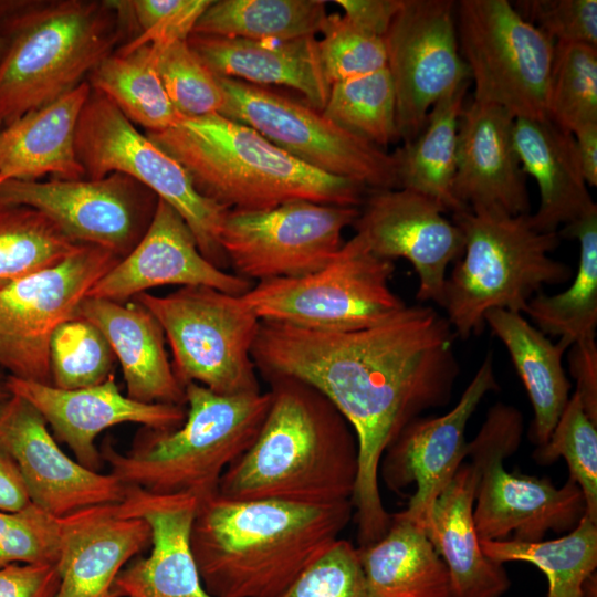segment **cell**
<instances>
[{
  "label": "cell",
  "mask_w": 597,
  "mask_h": 597,
  "mask_svg": "<svg viewBox=\"0 0 597 597\" xmlns=\"http://www.w3.org/2000/svg\"><path fill=\"white\" fill-rule=\"evenodd\" d=\"M457 334L430 306H406L376 325L321 332L263 322L252 348L264 376L300 379L322 392L353 428L358 476L352 499L358 547L380 540L391 514L379 492L385 451L427 410L449 404L460 366Z\"/></svg>",
  "instance_id": "cell-1"
},
{
  "label": "cell",
  "mask_w": 597,
  "mask_h": 597,
  "mask_svg": "<svg viewBox=\"0 0 597 597\" xmlns=\"http://www.w3.org/2000/svg\"><path fill=\"white\" fill-rule=\"evenodd\" d=\"M352 502L310 506L276 500H198L190 542L214 597H276L341 538Z\"/></svg>",
  "instance_id": "cell-2"
},
{
  "label": "cell",
  "mask_w": 597,
  "mask_h": 597,
  "mask_svg": "<svg viewBox=\"0 0 597 597\" xmlns=\"http://www.w3.org/2000/svg\"><path fill=\"white\" fill-rule=\"evenodd\" d=\"M271 405L252 446L222 474L218 494L310 506L352 502L358 476L355 432L317 389L269 375Z\"/></svg>",
  "instance_id": "cell-3"
},
{
  "label": "cell",
  "mask_w": 597,
  "mask_h": 597,
  "mask_svg": "<svg viewBox=\"0 0 597 597\" xmlns=\"http://www.w3.org/2000/svg\"><path fill=\"white\" fill-rule=\"evenodd\" d=\"M146 136L172 157L206 199L232 211H264L292 201L360 208L368 189L314 169L258 132L218 113L181 117Z\"/></svg>",
  "instance_id": "cell-4"
},
{
  "label": "cell",
  "mask_w": 597,
  "mask_h": 597,
  "mask_svg": "<svg viewBox=\"0 0 597 597\" xmlns=\"http://www.w3.org/2000/svg\"><path fill=\"white\" fill-rule=\"evenodd\" d=\"M125 1H0L8 42L0 122L8 125L84 83L132 24Z\"/></svg>",
  "instance_id": "cell-5"
},
{
  "label": "cell",
  "mask_w": 597,
  "mask_h": 597,
  "mask_svg": "<svg viewBox=\"0 0 597 597\" xmlns=\"http://www.w3.org/2000/svg\"><path fill=\"white\" fill-rule=\"evenodd\" d=\"M186 418L174 430L145 428L127 453L105 440L101 457L123 484L160 495L218 493L224 471L256 439L271 394H217L199 384L185 386Z\"/></svg>",
  "instance_id": "cell-6"
},
{
  "label": "cell",
  "mask_w": 597,
  "mask_h": 597,
  "mask_svg": "<svg viewBox=\"0 0 597 597\" xmlns=\"http://www.w3.org/2000/svg\"><path fill=\"white\" fill-rule=\"evenodd\" d=\"M528 214L470 209L453 213L464 250L446 279L442 307L457 336L480 334L491 310L522 314L545 285L573 276L568 264L549 256L559 244L558 231H537Z\"/></svg>",
  "instance_id": "cell-7"
},
{
  "label": "cell",
  "mask_w": 597,
  "mask_h": 597,
  "mask_svg": "<svg viewBox=\"0 0 597 597\" xmlns=\"http://www.w3.org/2000/svg\"><path fill=\"white\" fill-rule=\"evenodd\" d=\"M394 262L375 254L358 233L321 270L256 282L241 295L263 322L321 332L381 323L407 305L389 285Z\"/></svg>",
  "instance_id": "cell-8"
},
{
  "label": "cell",
  "mask_w": 597,
  "mask_h": 597,
  "mask_svg": "<svg viewBox=\"0 0 597 597\" xmlns=\"http://www.w3.org/2000/svg\"><path fill=\"white\" fill-rule=\"evenodd\" d=\"M134 300L161 326L184 387L196 383L221 395L261 391L252 358L261 321L241 296L195 285Z\"/></svg>",
  "instance_id": "cell-9"
},
{
  "label": "cell",
  "mask_w": 597,
  "mask_h": 597,
  "mask_svg": "<svg viewBox=\"0 0 597 597\" xmlns=\"http://www.w3.org/2000/svg\"><path fill=\"white\" fill-rule=\"evenodd\" d=\"M523 415L503 402L493 405L468 457L479 472L473 520L480 541H543L549 531L570 532L586 513L584 494L568 476L561 488L551 478L515 474L504 460L520 447Z\"/></svg>",
  "instance_id": "cell-10"
},
{
  "label": "cell",
  "mask_w": 597,
  "mask_h": 597,
  "mask_svg": "<svg viewBox=\"0 0 597 597\" xmlns=\"http://www.w3.org/2000/svg\"><path fill=\"white\" fill-rule=\"evenodd\" d=\"M460 54L473 82V101L514 118H546L555 42L507 0L455 2Z\"/></svg>",
  "instance_id": "cell-11"
},
{
  "label": "cell",
  "mask_w": 597,
  "mask_h": 597,
  "mask_svg": "<svg viewBox=\"0 0 597 597\" xmlns=\"http://www.w3.org/2000/svg\"><path fill=\"white\" fill-rule=\"evenodd\" d=\"M75 148L85 178L100 179L113 172L132 177L178 211L209 262L221 270L229 266L220 243L229 210L202 197L172 157L92 88L78 118Z\"/></svg>",
  "instance_id": "cell-12"
},
{
  "label": "cell",
  "mask_w": 597,
  "mask_h": 597,
  "mask_svg": "<svg viewBox=\"0 0 597 597\" xmlns=\"http://www.w3.org/2000/svg\"><path fill=\"white\" fill-rule=\"evenodd\" d=\"M220 115L247 125L273 145L324 174L368 190L399 188L392 154L341 128L306 102L240 80L218 77Z\"/></svg>",
  "instance_id": "cell-13"
},
{
  "label": "cell",
  "mask_w": 597,
  "mask_h": 597,
  "mask_svg": "<svg viewBox=\"0 0 597 597\" xmlns=\"http://www.w3.org/2000/svg\"><path fill=\"white\" fill-rule=\"evenodd\" d=\"M121 258L81 244L60 263L0 289V367L24 380L52 385L50 341L54 329L77 315L91 287Z\"/></svg>",
  "instance_id": "cell-14"
},
{
  "label": "cell",
  "mask_w": 597,
  "mask_h": 597,
  "mask_svg": "<svg viewBox=\"0 0 597 597\" xmlns=\"http://www.w3.org/2000/svg\"><path fill=\"white\" fill-rule=\"evenodd\" d=\"M359 208L292 201L226 214L220 243L234 274L249 281L298 277L324 268L343 245Z\"/></svg>",
  "instance_id": "cell-15"
},
{
  "label": "cell",
  "mask_w": 597,
  "mask_h": 597,
  "mask_svg": "<svg viewBox=\"0 0 597 597\" xmlns=\"http://www.w3.org/2000/svg\"><path fill=\"white\" fill-rule=\"evenodd\" d=\"M157 201L151 190L121 172L100 179L0 184V206L36 209L76 243L104 248L121 259L147 231Z\"/></svg>",
  "instance_id": "cell-16"
},
{
  "label": "cell",
  "mask_w": 597,
  "mask_h": 597,
  "mask_svg": "<svg viewBox=\"0 0 597 597\" xmlns=\"http://www.w3.org/2000/svg\"><path fill=\"white\" fill-rule=\"evenodd\" d=\"M384 41L399 140L407 143L443 95L471 82L459 50L455 1L402 0Z\"/></svg>",
  "instance_id": "cell-17"
},
{
  "label": "cell",
  "mask_w": 597,
  "mask_h": 597,
  "mask_svg": "<svg viewBox=\"0 0 597 597\" xmlns=\"http://www.w3.org/2000/svg\"><path fill=\"white\" fill-rule=\"evenodd\" d=\"M498 389L490 353L450 411L416 418L385 451L378 475L397 493L416 484L407 507L399 513L422 530L436 500L468 457L464 432L469 419L483 397Z\"/></svg>",
  "instance_id": "cell-18"
},
{
  "label": "cell",
  "mask_w": 597,
  "mask_h": 597,
  "mask_svg": "<svg viewBox=\"0 0 597 597\" xmlns=\"http://www.w3.org/2000/svg\"><path fill=\"white\" fill-rule=\"evenodd\" d=\"M353 223L380 258H402L419 277L417 298L442 307L447 269L464 250L461 229L429 197L404 188L368 190Z\"/></svg>",
  "instance_id": "cell-19"
},
{
  "label": "cell",
  "mask_w": 597,
  "mask_h": 597,
  "mask_svg": "<svg viewBox=\"0 0 597 597\" xmlns=\"http://www.w3.org/2000/svg\"><path fill=\"white\" fill-rule=\"evenodd\" d=\"M0 443L14 460L31 503L52 516L117 504L126 496L127 486L115 475L66 455L42 415L17 395L0 404Z\"/></svg>",
  "instance_id": "cell-20"
},
{
  "label": "cell",
  "mask_w": 597,
  "mask_h": 597,
  "mask_svg": "<svg viewBox=\"0 0 597 597\" xmlns=\"http://www.w3.org/2000/svg\"><path fill=\"white\" fill-rule=\"evenodd\" d=\"M6 385L10 394L25 399L42 415L54 438L69 446L78 463L97 472L103 459L95 440L104 430L122 423L174 430L186 418L184 406L147 404L123 395L113 376L78 389H61L9 375Z\"/></svg>",
  "instance_id": "cell-21"
},
{
  "label": "cell",
  "mask_w": 597,
  "mask_h": 597,
  "mask_svg": "<svg viewBox=\"0 0 597 597\" xmlns=\"http://www.w3.org/2000/svg\"><path fill=\"white\" fill-rule=\"evenodd\" d=\"M205 285L241 296L252 282L226 272L200 252L184 218L158 199L149 227L135 248L106 272L85 297L127 302L161 285Z\"/></svg>",
  "instance_id": "cell-22"
},
{
  "label": "cell",
  "mask_w": 597,
  "mask_h": 597,
  "mask_svg": "<svg viewBox=\"0 0 597 597\" xmlns=\"http://www.w3.org/2000/svg\"><path fill=\"white\" fill-rule=\"evenodd\" d=\"M197 504L191 494L160 495L127 486L119 510L148 523L151 543L146 557L133 559L117 575L116 597H214L203 586L191 549Z\"/></svg>",
  "instance_id": "cell-23"
},
{
  "label": "cell",
  "mask_w": 597,
  "mask_h": 597,
  "mask_svg": "<svg viewBox=\"0 0 597 597\" xmlns=\"http://www.w3.org/2000/svg\"><path fill=\"white\" fill-rule=\"evenodd\" d=\"M514 117L505 109L472 101L458 132L452 192L472 211L530 213L526 175L513 142Z\"/></svg>",
  "instance_id": "cell-24"
},
{
  "label": "cell",
  "mask_w": 597,
  "mask_h": 597,
  "mask_svg": "<svg viewBox=\"0 0 597 597\" xmlns=\"http://www.w3.org/2000/svg\"><path fill=\"white\" fill-rule=\"evenodd\" d=\"M151 530L117 504L87 507L65 516L56 567V597H116L113 584L124 566L146 547Z\"/></svg>",
  "instance_id": "cell-25"
},
{
  "label": "cell",
  "mask_w": 597,
  "mask_h": 597,
  "mask_svg": "<svg viewBox=\"0 0 597 597\" xmlns=\"http://www.w3.org/2000/svg\"><path fill=\"white\" fill-rule=\"evenodd\" d=\"M187 41L218 77L293 88L320 112L327 102L331 84L324 73L315 35L249 40L191 33Z\"/></svg>",
  "instance_id": "cell-26"
},
{
  "label": "cell",
  "mask_w": 597,
  "mask_h": 597,
  "mask_svg": "<svg viewBox=\"0 0 597 597\" xmlns=\"http://www.w3.org/2000/svg\"><path fill=\"white\" fill-rule=\"evenodd\" d=\"M77 315L104 334L121 364L127 396L147 404L185 406V387L165 349V334L155 316L136 300L118 303L84 297Z\"/></svg>",
  "instance_id": "cell-27"
},
{
  "label": "cell",
  "mask_w": 597,
  "mask_h": 597,
  "mask_svg": "<svg viewBox=\"0 0 597 597\" xmlns=\"http://www.w3.org/2000/svg\"><path fill=\"white\" fill-rule=\"evenodd\" d=\"M513 142L522 169L535 180L540 205L528 214L541 232H557L596 211L577 157L574 135L546 118H515Z\"/></svg>",
  "instance_id": "cell-28"
},
{
  "label": "cell",
  "mask_w": 597,
  "mask_h": 597,
  "mask_svg": "<svg viewBox=\"0 0 597 597\" xmlns=\"http://www.w3.org/2000/svg\"><path fill=\"white\" fill-rule=\"evenodd\" d=\"M91 86L85 81L57 100L32 109L0 132V184L34 181L46 175L77 180L85 171L77 159L75 138Z\"/></svg>",
  "instance_id": "cell-29"
},
{
  "label": "cell",
  "mask_w": 597,
  "mask_h": 597,
  "mask_svg": "<svg viewBox=\"0 0 597 597\" xmlns=\"http://www.w3.org/2000/svg\"><path fill=\"white\" fill-rule=\"evenodd\" d=\"M478 483L476 468L462 463L423 527L448 568L453 597H501L511 586L504 566L489 559L480 545L473 520Z\"/></svg>",
  "instance_id": "cell-30"
},
{
  "label": "cell",
  "mask_w": 597,
  "mask_h": 597,
  "mask_svg": "<svg viewBox=\"0 0 597 597\" xmlns=\"http://www.w3.org/2000/svg\"><path fill=\"white\" fill-rule=\"evenodd\" d=\"M357 549L366 597H453L442 558L425 531L399 512L380 540Z\"/></svg>",
  "instance_id": "cell-31"
},
{
  "label": "cell",
  "mask_w": 597,
  "mask_h": 597,
  "mask_svg": "<svg viewBox=\"0 0 597 597\" xmlns=\"http://www.w3.org/2000/svg\"><path fill=\"white\" fill-rule=\"evenodd\" d=\"M485 324L506 347L534 410L532 440L543 446L551 437L568 399L572 384L562 358L569 345L553 343L521 313L491 310Z\"/></svg>",
  "instance_id": "cell-32"
},
{
  "label": "cell",
  "mask_w": 597,
  "mask_h": 597,
  "mask_svg": "<svg viewBox=\"0 0 597 597\" xmlns=\"http://www.w3.org/2000/svg\"><path fill=\"white\" fill-rule=\"evenodd\" d=\"M469 85L465 82L443 95L428 113L417 137L391 153L399 188L422 193L452 213L468 210L455 200L452 186L459 123Z\"/></svg>",
  "instance_id": "cell-33"
},
{
  "label": "cell",
  "mask_w": 597,
  "mask_h": 597,
  "mask_svg": "<svg viewBox=\"0 0 597 597\" xmlns=\"http://www.w3.org/2000/svg\"><path fill=\"white\" fill-rule=\"evenodd\" d=\"M558 233L579 242L576 275L561 293L534 295L523 313L543 334L558 336L570 346L595 337L597 326V210L564 226Z\"/></svg>",
  "instance_id": "cell-34"
},
{
  "label": "cell",
  "mask_w": 597,
  "mask_h": 597,
  "mask_svg": "<svg viewBox=\"0 0 597 597\" xmlns=\"http://www.w3.org/2000/svg\"><path fill=\"white\" fill-rule=\"evenodd\" d=\"M87 83L146 132L167 129L181 118L155 69L149 44L114 51L90 73Z\"/></svg>",
  "instance_id": "cell-35"
},
{
  "label": "cell",
  "mask_w": 597,
  "mask_h": 597,
  "mask_svg": "<svg viewBox=\"0 0 597 597\" xmlns=\"http://www.w3.org/2000/svg\"><path fill=\"white\" fill-rule=\"evenodd\" d=\"M326 17V2L322 0H212L192 33L290 40L316 35Z\"/></svg>",
  "instance_id": "cell-36"
},
{
  "label": "cell",
  "mask_w": 597,
  "mask_h": 597,
  "mask_svg": "<svg viewBox=\"0 0 597 597\" xmlns=\"http://www.w3.org/2000/svg\"><path fill=\"white\" fill-rule=\"evenodd\" d=\"M494 563L527 562L547 578V597H584L585 584L597 567V522L586 514L566 535L538 542L480 541Z\"/></svg>",
  "instance_id": "cell-37"
},
{
  "label": "cell",
  "mask_w": 597,
  "mask_h": 597,
  "mask_svg": "<svg viewBox=\"0 0 597 597\" xmlns=\"http://www.w3.org/2000/svg\"><path fill=\"white\" fill-rule=\"evenodd\" d=\"M81 244L27 206H0V289L53 266Z\"/></svg>",
  "instance_id": "cell-38"
},
{
  "label": "cell",
  "mask_w": 597,
  "mask_h": 597,
  "mask_svg": "<svg viewBox=\"0 0 597 597\" xmlns=\"http://www.w3.org/2000/svg\"><path fill=\"white\" fill-rule=\"evenodd\" d=\"M322 114L383 149L399 140L396 94L387 67L334 83Z\"/></svg>",
  "instance_id": "cell-39"
},
{
  "label": "cell",
  "mask_w": 597,
  "mask_h": 597,
  "mask_svg": "<svg viewBox=\"0 0 597 597\" xmlns=\"http://www.w3.org/2000/svg\"><path fill=\"white\" fill-rule=\"evenodd\" d=\"M547 116L572 134L597 124V46L555 43Z\"/></svg>",
  "instance_id": "cell-40"
},
{
  "label": "cell",
  "mask_w": 597,
  "mask_h": 597,
  "mask_svg": "<svg viewBox=\"0 0 597 597\" xmlns=\"http://www.w3.org/2000/svg\"><path fill=\"white\" fill-rule=\"evenodd\" d=\"M115 355L97 326L75 315L62 322L50 341L51 381L61 389H78L111 377Z\"/></svg>",
  "instance_id": "cell-41"
},
{
  "label": "cell",
  "mask_w": 597,
  "mask_h": 597,
  "mask_svg": "<svg viewBox=\"0 0 597 597\" xmlns=\"http://www.w3.org/2000/svg\"><path fill=\"white\" fill-rule=\"evenodd\" d=\"M149 45L164 88L181 117L219 114L224 103L219 78L191 50L187 40Z\"/></svg>",
  "instance_id": "cell-42"
},
{
  "label": "cell",
  "mask_w": 597,
  "mask_h": 597,
  "mask_svg": "<svg viewBox=\"0 0 597 597\" xmlns=\"http://www.w3.org/2000/svg\"><path fill=\"white\" fill-rule=\"evenodd\" d=\"M564 458L569 478L580 488L586 515L597 522V425L586 413L578 394L568 399L549 439L538 446L534 459L548 464Z\"/></svg>",
  "instance_id": "cell-43"
},
{
  "label": "cell",
  "mask_w": 597,
  "mask_h": 597,
  "mask_svg": "<svg viewBox=\"0 0 597 597\" xmlns=\"http://www.w3.org/2000/svg\"><path fill=\"white\" fill-rule=\"evenodd\" d=\"M321 33V61L331 86L387 67L384 38L359 28L344 14H327Z\"/></svg>",
  "instance_id": "cell-44"
},
{
  "label": "cell",
  "mask_w": 597,
  "mask_h": 597,
  "mask_svg": "<svg viewBox=\"0 0 597 597\" xmlns=\"http://www.w3.org/2000/svg\"><path fill=\"white\" fill-rule=\"evenodd\" d=\"M64 517L52 516L30 503L19 511L0 510V568L10 564H55Z\"/></svg>",
  "instance_id": "cell-45"
},
{
  "label": "cell",
  "mask_w": 597,
  "mask_h": 597,
  "mask_svg": "<svg viewBox=\"0 0 597 597\" xmlns=\"http://www.w3.org/2000/svg\"><path fill=\"white\" fill-rule=\"evenodd\" d=\"M276 597H366L357 547L339 538Z\"/></svg>",
  "instance_id": "cell-46"
},
{
  "label": "cell",
  "mask_w": 597,
  "mask_h": 597,
  "mask_svg": "<svg viewBox=\"0 0 597 597\" xmlns=\"http://www.w3.org/2000/svg\"><path fill=\"white\" fill-rule=\"evenodd\" d=\"M513 6L555 43L597 46L596 0H520Z\"/></svg>",
  "instance_id": "cell-47"
},
{
  "label": "cell",
  "mask_w": 597,
  "mask_h": 597,
  "mask_svg": "<svg viewBox=\"0 0 597 597\" xmlns=\"http://www.w3.org/2000/svg\"><path fill=\"white\" fill-rule=\"evenodd\" d=\"M212 0L128 1L136 36L122 48L187 40Z\"/></svg>",
  "instance_id": "cell-48"
},
{
  "label": "cell",
  "mask_w": 597,
  "mask_h": 597,
  "mask_svg": "<svg viewBox=\"0 0 597 597\" xmlns=\"http://www.w3.org/2000/svg\"><path fill=\"white\" fill-rule=\"evenodd\" d=\"M61 576L55 564H10L0 568V597H56Z\"/></svg>",
  "instance_id": "cell-49"
},
{
  "label": "cell",
  "mask_w": 597,
  "mask_h": 597,
  "mask_svg": "<svg viewBox=\"0 0 597 597\" xmlns=\"http://www.w3.org/2000/svg\"><path fill=\"white\" fill-rule=\"evenodd\" d=\"M568 353L569 369L576 380L575 391L583 407L597 425V344L595 337L572 344Z\"/></svg>",
  "instance_id": "cell-50"
},
{
  "label": "cell",
  "mask_w": 597,
  "mask_h": 597,
  "mask_svg": "<svg viewBox=\"0 0 597 597\" xmlns=\"http://www.w3.org/2000/svg\"><path fill=\"white\" fill-rule=\"evenodd\" d=\"M344 15L359 28L384 38L402 0H336Z\"/></svg>",
  "instance_id": "cell-51"
},
{
  "label": "cell",
  "mask_w": 597,
  "mask_h": 597,
  "mask_svg": "<svg viewBox=\"0 0 597 597\" xmlns=\"http://www.w3.org/2000/svg\"><path fill=\"white\" fill-rule=\"evenodd\" d=\"M31 503L22 475L0 443V510L19 511Z\"/></svg>",
  "instance_id": "cell-52"
},
{
  "label": "cell",
  "mask_w": 597,
  "mask_h": 597,
  "mask_svg": "<svg viewBox=\"0 0 597 597\" xmlns=\"http://www.w3.org/2000/svg\"><path fill=\"white\" fill-rule=\"evenodd\" d=\"M580 169L587 186H597V124L573 134Z\"/></svg>",
  "instance_id": "cell-53"
},
{
  "label": "cell",
  "mask_w": 597,
  "mask_h": 597,
  "mask_svg": "<svg viewBox=\"0 0 597 597\" xmlns=\"http://www.w3.org/2000/svg\"><path fill=\"white\" fill-rule=\"evenodd\" d=\"M6 378L7 377H2L0 375V404L2 401H4L9 396H10V392L7 388V385H6Z\"/></svg>",
  "instance_id": "cell-54"
},
{
  "label": "cell",
  "mask_w": 597,
  "mask_h": 597,
  "mask_svg": "<svg viewBox=\"0 0 597 597\" xmlns=\"http://www.w3.org/2000/svg\"><path fill=\"white\" fill-rule=\"evenodd\" d=\"M7 46H8V42H7V39L4 38V35L1 33L0 31V63L6 54V51H7Z\"/></svg>",
  "instance_id": "cell-55"
},
{
  "label": "cell",
  "mask_w": 597,
  "mask_h": 597,
  "mask_svg": "<svg viewBox=\"0 0 597 597\" xmlns=\"http://www.w3.org/2000/svg\"><path fill=\"white\" fill-rule=\"evenodd\" d=\"M3 126H4L3 123L0 122V132H1V129L3 128Z\"/></svg>",
  "instance_id": "cell-56"
}]
</instances>
